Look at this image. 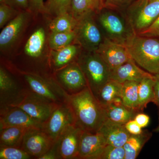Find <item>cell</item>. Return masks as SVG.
Segmentation results:
<instances>
[{
  "mask_svg": "<svg viewBox=\"0 0 159 159\" xmlns=\"http://www.w3.org/2000/svg\"><path fill=\"white\" fill-rule=\"evenodd\" d=\"M66 101L74 112L76 125L84 131L97 132L108 119L105 109L88 87L68 95Z\"/></svg>",
  "mask_w": 159,
  "mask_h": 159,
  "instance_id": "cell-1",
  "label": "cell"
},
{
  "mask_svg": "<svg viewBox=\"0 0 159 159\" xmlns=\"http://www.w3.org/2000/svg\"><path fill=\"white\" fill-rule=\"evenodd\" d=\"M125 47L132 58L142 69L159 75V40L134 34Z\"/></svg>",
  "mask_w": 159,
  "mask_h": 159,
  "instance_id": "cell-2",
  "label": "cell"
},
{
  "mask_svg": "<svg viewBox=\"0 0 159 159\" xmlns=\"http://www.w3.org/2000/svg\"><path fill=\"white\" fill-rule=\"evenodd\" d=\"M77 62L85 76L88 87L97 97L102 87L111 79L110 69L96 51H86L80 54Z\"/></svg>",
  "mask_w": 159,
  "mask_h": 159,
  "instance_id": "cell-3",
  "label": "cell"
},
{
  "mask_svg": "<svg viewBox=\"0 0 159 159\" xmlns=\"http://www.w3.org/2000/svg\"><path fill=\"white\" fill-rule=\"evenodd\" d=\"M98 20L105 31L106 38L117 43L125 46L135 34L129 23L121 15L114 11H104L99 15Z\"/></svg>",
  "mask_w": 159,
  "mask_h": 159,
  "instance_id": "cell-4",
  "label": "cell"
},
{
  "mask_svg": "<svg viewBox=\"0 0 159 159\" xmlns=\"http://www.w3.org/2000/svg\"><path fill=\"white\" fill-rule=\"evenodd\" d=\"M95 14L94 12L87 13L77 20L74 30L75 41L88 52L97 51L104 38L94 19Z\"/></svg>",
  "mask_w": 159,
  "mask_h": 159,
  "instance_id": "cell-5",
  "label": "cell"
},
{
  "mask_svg": "<svg viewBox=\"0 0 159 159\" xmlns=\"http://www.w3.org/2000/svg\"><path fill=\"white\" fill-rule=\"evenodd\" d=\"M58 104L31 92L22 95L21 97L8 105L21 109L33 119L43 124L48 120Z\"/></svg>",
  "mask_w": 159,
  "mask_h": 159,
  "instance_id": "cell-6",
  "label": "cell"
},
{
  "mask_svg": "<svg viewBox=\"0 0 159 159\" xmlns=\"http://www.w3.org/2000/svg\"><path fill=\"white\" fill-rule=\"evenodd\" d=\"M76 125L72 108L66 101L60 103L48 120L43 124L42 129L54 143L70 126Z\"/></svg>",
  "mask_w": 159,
  "mask_h": 159,
  "instance_id": "cell-7",
  "label": "cell"
},
{
  "mask_svg": "<svg viewBox=\"0 0 159 159\" xmlns=\"http://www.w3.org/2000/svg\"><path fill=\"white\" fill-rule=\"evenodd\" d=\"M31 93L54 103L60 104L65 102L62 97L67 98L68 95L55 83L39 75L32 74H24Z\"/></svg>",
  "mask_w": 159,
  "mask_h": 159,
  "instance_id": "cell-8",
  "label": "cell"
},
{
  "mask_svg": "<svg viewBox=\"0 0 159 159\" xmlns=\"http://www.w3.org/2000/svg\"><path fill=\"white\" fill-rule=\"evenodd\" d=\"M54 143L44 131L41 129H29L23 137L20 148L31 157L39 159L54 146Z\"/></svg>",
  "mask_w": 159,
  "mask_h": 159,
  "instance_id": "cell-9",
  "label": "cell"
},
{
  "mask_svg": "<svg viewBox=\"0 0 159 159\" xmlns=\"http://www.w3.org/2000/svg\"><path fill=\"white\" fill-rule=\"evenodd\" d=\"M141 6L129 14L127 18L129 23L136 34L148 28L159 16V0L150 2L143 1Z\"/></svg>",
  "mask_w": 159,
  "mask_h": 159,
  "instance_id": "cell-10",
  "label": "cell"
},
{
  "mask_svg": "<svg viewBox=\"0 0 159 159\" xmlns=\"http://www.w3.org/2000/svg\"><path fill=\"white\" fill-rule=\"evenodd\" d=\"M12 126L27 129H42L43 124L33 119L21 109L7 105L1 110L0 129Z\"/></svg>",
  "mask_w": 159,
  "mask_h": 159,
  "instance_id": "cell-11",
  "label": "cell"
},
{
  "mask_svg": "<svg viewBox=\"0 0 159 159\" xmlns=\"http://www.w3.org/2000/svg\"><path fill=\"white\" fill-rule=\"evenodd\" d=\"M105 61L111 71L132 59L125 46L105 37L96 51Z\"/></svg>",
  "mask_w": 159,
  "mask_h": 159,
  "instance_id": "cell-12",
  "label": "cell"
},
{
  "mask_svg": "<svg viewBox=\"0 0 159 159\" xmlns=\"http://www.w3.org/2000/svg\"><path fill=\"white\" fill-rule=\"evenodd\" d=\"M83 131L76 125L69 127L54 143L59 159H77Z\"/></svg>",
  "mask_w": 159,
  "mask_h": 159,
  "instance_id": "cell-13",
  "label": "cell"
},
{
  "mask_svg": "<svg viewBox=\"0 0 159 159\" xmlns=\"http://www.w3.org/2000/svg\"><path fill=\"white\" fill-rule=\"evenodd\" d=\"M58 82L73 93L88 87L86 80L78 63L74 62L59 69L57 73Z\"/></svg>",
  "mask_w": 159,
  "mask_h": 159,
  "instance_id": "cell-14",
  "label": "cell"
},
{
  "mask_svg": "<svg viewBox=\"0 0 159 159\" xmlns=\"http://www.w3.org/2000/svg\"><path fill=\"white\" fill-rule=\"evenodd\" d=\"M101 133L83 131L81 135L77 159H96L102 148L107 145Z\"/></svg>",
  "mask_w": 159,
  "mask_h": 159,
  "instance_id": "cell-15",
  "label": "cell"
},
{
  "mask_svg": "<svg viewBox=\"0 0 159 159\" xmlns=\"http://www.w3.org/2000/svg\"><path fill=\"white\" fill-rule=\"evenodd\" d=\"M29 18V12H20L3 29L0 34L1 50L8 48L14 43L25 27Z\"/></svg>",
  "mask_w": 159,
  "mask_h": 159,
  "instance_id": "cell-16",
  "label": "cell"
},
{
  "mask_svg": "<svg viewBox=\"0 0 159 159\" xmlns=\"http://www.w3.org/2000/svg\"><path fill=\"white\" fill-rule=\"evenodd\" d=\"M154 75L140 68L132 58L127 62L119 66L111 72V79L123 83L129 81L140 82L145 77Z\"/></svg>",
  "mask_w": 159,
  "mask_h": 159,
  "instance_id": "cell-17",
  "label": "cell"
},
{
  "mask_svg": "<svg viewBox=\"0 0 159 159\" xmlns=\"http://www.w3.org/2000/svg\"><path fill=\"white\" fill-rule=\"evenodd\" d=\"M99 131L103 135L107 145L116 147H123L130 135L125 125L116 123L108 119Z\"/></svg>",
  "mask_w": 159,
  "mask_h": 159,
  "instance_id": "cell-18",
  "label": "cell"
},
{
  "mask_svg": "<svg viewBox=\"0 0 159 159\" xmlns=\"http://www.w3.org/2000/svg\"><path fill=\"white\" fill-rule=\"evenodd\" d=\"M80 48L79 45L71 44L59 50H52L51 53L52 65L59 70L71 63L75 62L74 60L79 54Z\"/></svg>",
  "mask_w": 159,
  "mask_h": 159,
  "instance_id": "cell-19",
  "label": "cell"
},
{
  "mask_svg": "<svg viewBox=\"0 0 159 159\" xmlns=\"http://www.w3.org/2000/svg\"><path fill=\"white\" fill-rule=\"evenodd\" d=\"M152 134V133L146 130H143L140 134H130L123 146L125 152L124 159H136Z\"/></svg>",
  "mask_w": 159,
  "mask_h": 159,
  "instance_id": "cell-20",
  "label": "cell"
},
{
  "mask_svg": "<svg viewBox=\"0 0 159 159\" xmlns=\"http://www.w3.org/2000/svg\"><path fill=\"white\" fill-rule=\"evenodd\" d=\"M103 8V0H72L70 13L78 20L87 13H97Z\"/></svg>",
  "mask_w": 159,
  "mask_h": 159,
  "instance_id": "cell-21",
  "label": "cell"
},
{
  "mask_svg": "<svg viewBox=\"0 0 159 159\" xmlns=\"http://www.w3.org/2000/svg\"><path fill=\"white\" fill-rule=\"evenodd\" d=\"M122 83L110 79L101 88L96 98L105 108L118 97H121Z\"/></svg>",
  "mask_w": 159,
  "mask_h": 159,
  "instance_id": "cell-22",
  "label": "cell"
},
{
  "mask_svg": "<svg viewBox=\"0 0 159 159\" xmlns=\"http://www.w3.org/2000/svg\"><path fill=\"white\" fill-rule=\"evenodd\" d=\"M45 39V31L43 28L33 32L25 46V52L26 55L32 58L39 57L42 54Z\"/></svg>",
  "mask_w": 159,
  "mask_h": 159,
  "instance_id": "cell-23",
  "label": "cell"
},
{
  "mask_svg": "<svg viewBox=\"0 0 159 159\" xmlns=\"http://www.w3.org/2000/svg\"><path fill=\"white\" fill-rule=\"evenodd\" d=\"M155 75L145 77L139 82V109L142 112L148 103L154 101V85Z\"/></svg>",
  "mask_w": 159,
  "mask_h": 159,
  "instance_id": "cell-24",
  "label": "cell"
},
{
  "mask_svg": "<svg viewBox=\"0 0 159 159\" xmlns=\"http://www.w3.org/2000/svg\"><path fill=\"white\" fill-rule=\"evenodd\" d=\"M140 82L129 81L122 83L121 97L123 104L128 108L142 112L139 109V85Z\"/></svg>",
  "mask_w": 159,
  "mask_h": 159,
  "instance_id": "cell-25",
  "label": "cell"
},
{
  "mask_svg": "<svg viewBox=\"0 0 159 159\" xmlns=\"http://www.w3.org/2000/svg\"><path fill=\"white\" fill-rule=\"evenodd\" d=\"M107 118L114 122L125 125L129 120L134 119L138 111L126 107L124 104L115 106L110 104L105 108Z\"/></svg>",
  "mask_w": 159,
  "mask_h": 159,
  "instance_id": "cell-26",
  "label": "cell"
},
{
  "mask_svg": "<svg viewBox=\"0 0 159 159\" xmlns=\"http://www.w3.org/2000/svg\"><path fill=\"white\" fill-rule=\"evenodd\" d=\"M0 133L1 147L16 146L20 147L24 135L29 129L22 127H7L2 129Z\"/></svg>",
  "mask_w": 159,
  "mask_h": 159,
  "instance_id": "cell-27",
  "label": "cell"
},
{
  "mask_svg": "<svg viewBox=\"0 0 159 159\" xmlns=\"http://www.w3.org/2000/svg\"><path fill=\"white\" fill-rule=\"evenodd\" d=\"M77 20L70 12L61 13L50 23L49 28L51 32H67L74 31L77 26Z\"/></svg>",
  "mask_w": 159,
  "mask_h": 159,
  "instance_id": "cell-28",
  "label": "cell"
},
{
  "mask_svg": "<svg viewBox=\"0 0 159 159\" xmlns=\"http://www.w3.org/2000/svg\"><path fill=\"white\" fill-rule=\"evenodd\" d=\"M76 39L75 30L67 32H51L49 43L52 50H59L72 44Z\"/></svg>",
  "mask_w": 159,
  "mask_h": 159,
  "instance_id": "cell-29",
  "label": "cell"
},
{
  "mask_svg": "<svg viewBox=\"0 0 159 159\" xmlns=\"http://www.w3.org/2000/svg\"><path fill=\"white\" fill-rule=\"evenodd\" d=\"M72 0H47L46 12L57 16L64 12H70Z\"/></svg>",
  "mask_w": 159,
  "mask_h": 159,
  "instance_id": "cell-30",
  "label": "cell"
},
{
  "mask_svg": "<svg viewBox=\"0 0 159 159\" xmlns=\"http://www.w3.org/2000/svg\"><path fill=\"white\" fill-rule=\"evenodd\" d=\"M31 156L20 147L3 146L0 149L1 159H28Z\"/></svg>",
  "mask_w": 159,
  "mask_h": 159,
  "instance_id": "cell-31",
  "label": "cell"
},
{
  "mask_svg": "<svg viewBox=\"0 0 159 159\" xmlns=\"http://www.w3.org/2000/svg\"><path fill=\"white\" fill-rule=\"evenodd\" d=\"M125 152L123 147L107 145L102 148L96 159H124Z\"/></svg>",
  "mask_w": 159,
  "mask_h": 159,
  "instance_id": "cell-32",
  "label": "cell"
},
{
  "mask_svg": "<svg viewBox=\"0 0 159 159\" xmlns=\"http://www.w3.org/2000/svg\"><path fill=\"white\" fill-rule=\"evenodd\" d=\"M15 84L9 73L2 67L0 68V92L1 99L16 88Z\"/></svg>",
  "mask_w": 159,
  "mask_h": 159,
  "instance_id": "cell-33",
  "label": "cell"
},
{
  "mask_svg": "<svg viewBox=\"0 0 159 159\" xmlns=\"http://www.w3.org/2000/svg\"><path fill=\"white\" fill-rule=\"evenodd\" d=\"M16 9L6 3L0 5V28H2L10 20L13 19L18 14Z\"/></svg>",
  "mask_w": 159,
  "mask_h": 159,
  "instance_id": "cell-34",
  "label": "cell"
},
{
  "mask_svg": "<svg viewBox=\"0 0 159 159\" xmlns=\"http://www.w3.org/2000/svg\"><path fill=\"white\" fill-rule=\"evenodd\" d=\"M137 34L144 37H159V16L148 28Z\"/></svg>",
  "mask_w": 159,
  "mask_h": 159,
  "instance_id": "cell-35",
  "label": "cell"
},
{
  "mask_svg": "<svg viewBox=\"0 0 159 159\" xmlns=\"http://www.w3.org/2000/svg\"><path fill=\"white\" fill-rule=\"evenodd\" d=\"M133 0H103L104 8L111 9H122Z\"/></svg>",
  "mask_w": 159,
  "mask_h": 159,
  "instance_id": "cell-36",
  "label": "cell"
},
{
  "mask_svg": "<svg viewBox=\"0 0 159 159\" xmlns=\"http://www.w3.org/2000/svg\"><path fill=\"white\" fill-rule=\"evenodd\" d=\"M125 128L130 134L138 135L142 134L143 130L142 127L135 121L131 119L125 124Z\"/></svg>",
  "mask_w": 159,
  "mask_h": 159,
  "instance_id": "cell-37",
  "label": "cell"
},
{
  "mask_svg": "<svg viewBox=\"0 0 159 159\" xmlns=\"http://www.w3.org/2000/svg\"><path fill=\"white\" fill-rule=\"evenodd\" d=\"M29 9L36 13L46 12L43 0H29Z\"/></svg>",
  "mask_w": 159,
  "mask_h": 159,
  "instance_id": "cell-38",
  "label": "cell"
},
{
  "mask_svg": "<svg viewBox=\"0 0 159 159\" xmlns=\"http://www.w3.org/2000/svg\"><path fill=\"white\" fill-rule=\"evenodd\" d=\"M5 3L16 9L29 8V0H6Z\"/></svg>",
  "mask_w": 159,
  "mask_h": 159,
  "instance_id": "cell-39",
  "label": "cell"
},
{
  "mask_svg": "<svg viewBox=\"0 0 159 159\" xmlns=\"http://www.w3.org/2000/svg\"><path fill=\"white\" fill-rule=\"evenodd\" d=\"M134 119L142 128L148 126L150 121L149 116L142 112L138 113L136 115Z\"/></svg>",
  "mask_w": 159,
  "mask_h": 159,
  "instance_id": "cell-40",
  "label": "cell"
},
{
  "mask_svg": "<svg viewBox=\"0 0 159 159\" xmlns=\"http://www.w3.org/2000/svg\"><path fill=\"white\" fill-rule=\"evenodd\" d=\"M59 159V157L57 154V149L54 144V146L50 150L39 158V159Z\"/></svg>",
  "mask_w": 159,
  "mask_h": 159,
  "instance_id": "cell-41",
  "label": "cell"
},
{
  "mask_svg": "<svg viewBox=\"0 0 159 159\" xmlns=\"http://www.w3.org/2000/svg\"><path fill=\"white\" fill-rule=\"evenodd\" d=\"M154 103L158 107L159 111V75H155V83L154 85Z\"/></svg>",
  "mask_w": 159,
  "mask_h": 159,
  "instance_id": "cell-42",
  "label": "cell"
},
{
  "mask_svg": "<svg viewBox=\"0 0 159 159\" xmlns=\"http://www.w3.org/2000/svg\"><path fill=\"white\" fill-rule=\"evenodd\" d=\"M153 131L154 132L159 133V123L157 126V127H156V128L153 129Z\"/></svg>",
  "mask_w": 159,
  "mask_h": 159,
  "instance_id": "cell-43",
  "label": "cell"
},
{
  "mask_svg": "<svg viewBox=\"0 0 159 159\" xmlns=\"http://www.w3.org/2000/svg\"><path fill=\"white\" fill-rule=\"evenodd\" d=\"M5 1H6V0H0V3H1V4H2V3H5Z\"/></svg>",
  "mask_w": 159,
  "mask_h": 159,
  "instance_id": "cell-44",
  "label": "cell"
},
{
  "mask_svg": "<svg viewBox=\"0 0 159 159\" xmlns=\"http://www.w3.org/2000/svg\"><path fill=\"white\" fill-rule=\"evenodd\" d=\"M154 1V0H145V1H144L143 0V1H144V2H152V1Z\"/></svg>",
  "mask_w": 159,
  "mask_h": 159,
  "instance_id": "cell-45",
  "label": "cell"
},
{
  "mask_svg": "<svg viewBox=\"0 0 159 159\" xmlns=\"http://www.w3.org/2000/svg\"><path fill=\"white\" fill-rule=\"evenodd\" d=\"M144 1H145V0H144Z\"/></svg>",
  "mask_w": 159,
  "mask_h": 159,
  "instance_id": "cell-46",
  "label": "cell"
}]
</instances>
